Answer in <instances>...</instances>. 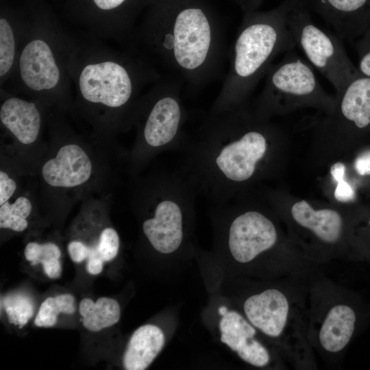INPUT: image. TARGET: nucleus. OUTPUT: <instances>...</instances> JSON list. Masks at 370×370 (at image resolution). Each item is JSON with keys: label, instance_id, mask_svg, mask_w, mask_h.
Listing matches in <instances>:
<instances>
[{"label": "nucleus", "instance_id": "obj_4", "mask_svg": "<svg viewBox=\"0 0 370 370\" xmlns=\"http://www.w3.org/2000/svg\"><path fill=\"white\" fill-rule=\"evenodd\" d=\"M300 1L284 0L266 12H246L229 51L228 71L208 113L244 109L274 59L294 49L287 18Z\"/></svg>", "mask_w": 370, "mask_h": 370}, {"label": "nucleus", "instance_id": "obj_18", "mask_svg": "<svg viewBox=\"0 0 370 370\" xmlns=\"http://www.w3.org/2000/svg\"><path fill=\"white\" fill-rule=\"evenodd\" d=\"M338 114L344 123L356 132L370 128V77H354L338 96Z\"/></svg>", "mask_w": 370, "mask_h": 370}, {"label": "nucleus", "instance_id": "obj_13", "mask_svg": "<svg viewBox=\"0 0 370 370\" xmlns=\"http://www.w3.org/2000/svg\"><path fill=\"white\" fill-rule=\"evenodd\" d=\"M221 341L247 363L264 367L271 361L267 348L256 338V328L241 314L228 310L219 321Z\"/></svg>", "mask_w": 370, "mask_h": 370}, {"label": "nucleus", "instance_id": "obj_30", "mask_svg": "<svg viewBox=\"0 0 370 370\" xmlns=\"http://www.w3.org/2000/svg\"><path fill=\"white\" fill-rule=\"evenodd\" d=\"M90 247L79 241H73L67 246L69 255L71 260L79 263L88 258Z\"/></svg>", "mask_w": 370, "mask_h": 370}, {"label": "nucleus", "instance_id": "obj_12", "mask_svg": "<svg viewBox=\"0 0 370 370\" xmlns=\"http://www.w3.org/2000/svg\"><path fill=\"white\" fill-rule=\"evenodd\" d=\"M341 40L360 37L370 25V0H304Z\"/></svg>", "mask_w": 370, "mask_h": 370}, {"label": "nucleus", "instance_id": "obj_7", "mask_svg": "<svg viewBox=\"0 0 370 370\" xmlns=\"http://www.w3.org/2000/svg\"><path fill=\"white\" fill-rule=\"evenodd\" d=\"M184 82L173 75L160 77L140 98L133 124L137 127L133 160L140 164L165 151H180L188 140V113L182 99Z\"/></svg>", "mask_w": 370, "mask_h": 370}, {"label": "nucleus", "instance_id": "obj_11", "mask_svg": "<svg viewBox=\"0 0 370 370\" xmlns=\"http://www.w3.org/2000/svg\"><path fill=\"white\" fill-rule=\"evenodd\" d=\"M291 299L280 289L270 288L248 297L243 310L247 320L264 335L279 339L291 323Z\"/></svg>", "mask_w": 370, "mask_h": 370}, {"label": "nucleus", "instance_id": "obj_36", "mask_svg": "<svg viewBox=\"0 0 370 370\" xmlns=\"http://www.w3.org/2000/svg\"><path fill=\"white\" fill-rule=\"evenodd\" d=\"M368 224H369V227H370V218H369V220Z\"/></svg>", "mask_w": 370, "mask_h": 370}, {"label": "nucleus", "instance_id": "obj_27", "mask_svg": "<svg viewBox=\"0 0 370 370\" xmlns=\"http://www.w3.org/2000/svg\"><path fill=\"white\" fill-rule=\"evenodd\" d=\"M120 247V239L117 232L112 227L103 229L94 246L97 254L103 262L112 260L117 256Z\"/></svg>", "mask_w": 370, "mask_h": 370}, {"label": "nucleus", "instance_id": "obj_21", "mask_svg": "<svg viewBox=\"0 0 370 370\" xmlns=\"http://www.w3.org/2000/svg\"><path fill=\"white\" fill-rule=\"evenodd\" d=\"M26 20L0 17V85L3 87L13 75L23 40Z\"/></svg>", "mask_w": 370, "mask_h": 370}, {"label": "nucleus", "instance_id": "obj_19", "mask_svg": "<svg viewBox=\"0 0 370 370\" xmlns=\"http://www.w3.org/2000/svg\"><path fill=\"white\" fill-rule=\"evenodd\" d=\"M164 334L157 325L146 324L132 334L125 349L122 363L126 370L146 369L164 345Z\"/></svg>", "mask_w": 370, "mask_h": 370}, {"label": "nucleus", "instance_id": "obj_29", "mask_svg": "<svg viewBox=\"0 0 370 370\" xmlns=\"http://www.w3.org/2000/svg\"><path fill=\"white\" fill-rule=\"evenodd\" d=\"M355 48L358 56L360 73L370 77V25L356 42Z\"/></svg>", "mask_w": 370, "mask_h": 370}, {"label": "nucleus", "instance_id": "obj_2", "mask_svg": "<svg viewBox=\"0 0 370 370\" xmlns=\"http://www.w3.org/2000/svg\"><path fill=\"white\" fill-rule=\"evenodd\" d=\"M134 51L181 79L195 92L220 77L225 32L203 7L161 5L135 29Z\"/></svg>", "mask_w": 370, "mask_h": 370}, {"label": "nucleus", "instance_id": "obj_34", "mask_svg": "<svg viewBox=\"0 0 370 370\" xmlns=\"http://www.w3.org/2000/svg\"><path fill=\"white\" fill-rule=\"evenodd\" d=\"M261 0H247L246 9L247 11H251L256 9L260 3Z\"/></svg>", "mask_w": 370, "mask_h": 370}, {"label": "nucleus", "instance_id": "obj_10", "mask_svg": "<svg viewBox=\"0 0 370 370\" xmlns=\"http://www.w3.org/2000/svg\"><path fill=\"white\" fill-rule=\"evenodd\" d=\"M213 207L226 217L225 243L236 262L249 263L276 244L275 226L262 212L252 209L234 212L225 204Z\"/></svg>", "mask_w": 370, "mask_h": 370}, {"label": "nucleus", "instance_id": "obj_3", "mask_svg": "<svg viewBox=\"0 0 370 370\" xmlns=\"http://www.w3.org/2000/svg\"><path fill=\"white\" fill-rule=\"evenodd\" d=\"M68 69L77 103L113 127L133 124L143 90L161 77L143 54L112 49L88 33L75 36Z\"/></svg>", "mask_w": 370, "mask_h": 370}, {"label": "nucleus", "instance_id": "obj_35", "mask_svg": "<svg viewBox=\"0 0 370 370\" xmlns=\"http://www.w3.org/2000/svg\"><path fill=\"white\" fill-rule=\"evenodd\" d=\"M227 311L228 310L225 306H221L218 310L219 314L221 316H223L224 314H225L227 312Z\"/></svg>", "mask_w": 370, "mask_h": 370}, {"label": "nucleus", "instance_id": "obj_8", "mask_svg": "<svg viewBox=\"0 0 370 370\" xmlns=\"http://www.w3.org/2000/svg\"><path fill=\"white\" fill-rule=\"evenodd\" d=\"M287 25L296 46L330 82L338 96L360 74L348 57L342 40L314 23L304 0L290 12Z\"/></svg>", "mask_w": 370, "mask_h": 370}, {"label": "nucleus", "instance_id": "obj_22", "mask_svg": "<svg viewBox=\"0 0 370 370\" xmlns=\"http://www.w3.org/2000/svg\"><path fill=\"white\" fill-rule=\"evenodd\" d=\"M79 312L83 326L88 331L97 332L119 322L121 308L117 300L101 297L95 302L90 298L80 301Z\"/></svg>", "mask_w": 370, "mask_h": 370}, {"label": "nucleus", "instance_id": "obj_25", "mask_svg": "<svg viewBox=\"0 0 370 370\" xmlns=\"http://www.w3.org/2000/svg\"><path fill=\"white\" fill-rule=\"evenodd\" d=\"M32 209L31 201L23 196L16 198L13 204L6 201L0 206V227L18 232L25 230Z\"/></svg>", "mask_w": 370, "mask_h": 370}, {"label": "nucleus", "instance_id": "obj_33", "mask_svg": "<svg viewBox=\"0 0 370 370\" xmlns=\"http://www.w3.org/2000/svg\"><path fill=\"white\" fill-rule=\"evenodd\" d=\"M103 262L99 257H90L87 259L86 271L91 275H98L103 271Z\"/></svg>", "mask_w": 370, "mask_h": 370}, {"label": "nucleus", "instance_id": "obj_31", "mask_svg": "<svg viewBox=\"0 0 370 370\" xmlns=\"http://www.w3.org/2000/svg\"><path fill=\"white\" fill-rule=\"evenodd\" d=\"M16 189L15 181L8 175L0 171V206L5 203L13 195Z\"/></svg>", "mask_w": 370, "mask_h": 370}, {"label": "nucleus", "instance_id": "obj_14", "mask_svg": "<svg viewBox=\"0 0 370 370\" xmlns=\"http://www.w3.org/2000/svg\"><path fill=\"white\" fill-rule=\"evenodd\" d=\"M5 97L0 108L1 125L21 143L29 145L38 139L41 130V99H25L1 88ZM43 101V100H42Z\"/></svg>", "mask_w": 370, "mask_h": 370}, {"label": "nucleus", "instance_id": "obj_23", "mask_svg": "<svg viewBox=\"0 0 370 370\" xmlns=\"http://www.w3.org/2000/svg\"><path fill=\"white\" fill-rule=\"evenodd\" d=\"M24 256L32 265L42 264L43 271L49 278L60 277L62 271L60 260L61 250L56 244L29 242L25 247Z\"/></svg>", "mask_w": 370, "mask_h": 370}, {"label": "nucleus", "instance_id": "obj_17", "mask_svg": "<svg viewBox=\"0 0 370 370\" xmlns=\"http://www.w3.org/2000/svg\"><path fill=\"white\" fill-rule=\"evenodd\" d=\"M356 323V312L350 306L339 301L331 305L318 330L320 347L330 354L343 351L354 334Z\"/></svg>", "mask_w": 370, "mask_h": 370}, {"label": "nucleus", "instance_id": "obj_1", "mask_svg": "<svg viewBox=\"0 0 370 370\" xmlns=\"http://www.w3.org/2000/svg\"><path fill=\"white\" fill-rule=\"evenodd\" d=\"M244 109L208 112L182 150L180 169L198 195L218 206L252 180L268 151V130Z\"/></svg>", "mask_w": 370, "mask_h": 370}, {"label": "nucleus", "instance_id": "obj_16", "mask_svg": "<svg viewBox=\"0 0 370 370\" xmlns=\"http://www.w3.org/2000/svg\"><path fill=\"white\" fill-rule=\"evenodd\" d=\"M130 0H90L95 12L79 25L86 33L99 39L110 40L132 48L131 40L125 29L120 10Z\"/></svg>", "mask_w": 370, "mask_h": 370}, {"label": "nucleus", "instance_id": "obj_28", "mask_svg": "<svg viewBox=\"0 0 370 370\" xmlns=\"http://www.w3.org/2000/svg\"><path fill=\"white\" fill-rule=\"evenodd\" d=\"M345 172V166L341 162H336L330 168V173L337 182L334 197L341 202L354 201L356 197L353 188L344 179Z\"/></svg>", "mask_w": 370, "mask_h": 370}, {"label": "nucleus", "instance_id": "obj_20", "mask_svg": "<svg viewBox=\"0 0 370 370\" xmlns=\"http://www.w3.org/2000/svg\"><path fill=\"white\" fill-rule=\"evenodd\" d=\"M291 214L297 224L310 230L323 243L334 244L341 238L343 220L334 210H316L307 201L302 200L292 206Z\"/></svg>", "mask_w": 370, "mask_h": 370}, {"label": "nucleus", "instance_id": "obj_5", "mask_svg": "<svg viewBox=\"0 0 370 370\" xmlns=\"http://www.w3.org/2000/svg\"><path fill=\"white\" fill-rule=\"evenodd\" d=\"M75 42V36L52 19L34 16L26 20L14 72L1 88L65 104L73 86L68 63Z\"/></svg>", "mask_w": 370, "mask_h": 370}, {"label": "nucleus", "instance_id": "obj_9", "mask_svg": "<svg viewBox=\"0 0 370 370\" xmlns=\"http://www.w3.org/2000/svg\"><path fill=\"white\" fill-rule=\"evenodd\" d=\"M264 87L257 102V118H263L283 105L330 104L310 64L293 50L273 64L264 76Z\"/></svg>", "mask_w": 370, "mask_h": 370}, {"label": "nucleus", "instance_id": "obj_15", "mask_svg": "<svg viewBox=\"0 0 370 370\" xmlns=\"http://www.w3.org/2000/svg\"><path fill=\"white\" fill-rule=\"evenodd\" d=\"M92 173V162L78 145L69 143L61 147L56 156L42 168L45 182L53 187L72 188L86 182Z\"/></svg>", "mask_w": 370, "mask_h": 370}, {"label": "nucleus", "instance_id": "obj_6", "mask_svg": "<svg viewBox=\"0 0 370 370\" xmlns=\"http://www.w3.org/2000/svg\"><path fill=\"white\" fill-rule=\"evenodd\" d=\"M136 203L147 214L142 232L151 247L171 254L183 245L198 194L180 169L161 171L139 183Z\"/></svg>", "mask_w": 370, "mask_h": 370}, {"label": "nucleus", "instance_id": "obj_26", "mask_svg": "<svg viewBox=\"0 0 370 370\" xmlns=\"http://www.w3.org/2000/svg\"><path fill=\"white\" fill-rule=\"evenodd\" d=\"M5 311L10 323L22 328L32 317L34 306L28 297L23 295H16L6 299Z\"/></svg>", "mask_w": 370, "mask_h": 370}, {"label": "nucleus", "instance_id": "obj_24", "mask_svg": "<svg viewBox=\"0 0 370 370\" xmlns=\"http://www.w3.org/2000/svg\"><path fill=\"white\" fill-rule=\"evenodd\" d=\"M76 310L74 296L69 293L47 297L41 304L34 319L37 327L49 328L55 325L60 313L72 314Z\"/></svg>", "mask_w": 370, "mask_h": 370}, {"label": "nucleus", "instance_id": "obj_32", "mask_svg": "<svg viewBox=\"0 0 370 370\" xmlns=\"http://www.w3.org/2000/svg\"><path fill=\"white\" fill-rule=\"evenodd\" d=\"M354 167L360 175H370V150L360 153L357 157Z\"/></svg>", "mask_w": 370, "mask_h": 370}]
</instances>
